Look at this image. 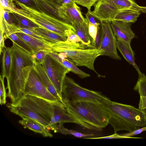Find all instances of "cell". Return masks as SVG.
Here are the masks:
<instances>
[{
  "label": "cell",
  "mask_w": 146,
  "mask_h": 146,
  "mask_svg": "<svg viewBox=\"0 0 146 146\" xmlns=\"http://www.w3.org/2000/svg\"><path fill=\"white\" fill-rule=\"evenodd\" d=\"M12 62L10 75L7 79V96L15 105L24 96L25 86L29 74L34 67L31 54L13 43L11 47Z\"/></svg>",
  "instance_id": "6da1fadb"
},
{
  "label": "cell",
  "mask_w": 146,
  "mask_h": 146,
  "mask_svg": "<svg viewBox=\"0 0 146 146\" xmlns=\"http://www.w3.org/2000/svg\"><path fill=\"white\" fill-rule=\"evenodd\" d=\"M67 111L87 129L101 131L109 124V115L104 105L88 101L65 104Z\"/></svg>",
  "instance_id": "7a4b0ae2"
},
{
  "label": "cell",
  "mask_w": 146,
  "mask_h": 146,
  "mask_svg": "<svg viewBox=\"0 0 146 146\" xmlns=\"http://www.w3.org/2000/svg\"><path fill=\"white\" fill-rule=\"evenodd\" d=\"M109 116V124L114 133L131 132L146 126L145 111L128 105L110 101L104 105Z\"/></svg>",
  "instance_id": "3957f363"
},
{
  "label": "cell",
  "mask_w": 146,
  "mask_h": 146,
  "mask_svg": "<svg viewBox=\"0 0 146 146\" xmlns=\"http://www.w3.org/2000/svg\"><path fill=\"white\" fill-rule=\"evenodd\" d=\"M51 50L57 53L61 58H66L77 66L86 67L100 76L95 70L94 64L96 59L102 56V50L66 40L53 44Z\"/></svg>",
  "instance_id": "277c9868"
},
{
  "label": "cell",
  "mask_w": 146,
  "mask_h": 146,
  "mask_svg": "<svg viewBox=\"0 0 146 146\" xmlns=\"http://www.w3.org/2000/svg\"><path fill=\"white\" fill-rule=\"evenodd\" d=\"M51 103L42 98L27 95L16 104L10 103L7 106L11 112L22 118L26 117L33 119L48 128L52 117Z\"/></svg>",
  "instance_id": "5b68a950"
},
{
  "label": "cell",
  "mask_w": 146,
  "mask_h": 146,
  "mask_svg": "<svg viewBox=\"0 0 146 146\" xmlns=\"http://www.w3.org/2000/svg\"><path fill=\"white\" fill-rule=\"evenodd\" d=\"M61 94L65 105L66 103L88 101L104 105L110 100L100 92L81 87L72 78L67 76L64 80Z\"/></svg>",
  "instance_id": "8992f818"
},
{
  "label": "cell",
  "mask_w": 146,
  "mask_h": 146,
  "mask_svg": "<svg viewBox=\"0 0 146 146\" xmlns=\"http://www.w3.org/2000/svg\"><path fill=\"white\" fill-rule=\"evenodd\" d=\"M20 7L18 8L16 13L30 19L38 25L67 37V31L70 30H74L72 26L50 16L42 12H40L29 8L19 3H16Z\"/></svg>",
  "instance_id": "52a82bcc"
},
{
  "label": "cell",
  "mask_w": 146,
  "mask_h": 146,
  "mask_svg": "<svg viewBox=\"0 0 146 146\" xmlns=\"http://www.w3.org/2000/svg\"><path fill=\"white\" fill-rule=\"evenodd\" d=\"M42 65L57 91L61 94L66 74L70 71L48 54Z\"/></svg>",
  "instance_id": "ba28073f"
},
{
  "label": "cell",
  "mask_w": 146,
  "mask_h": 146,
  "mask_svg": "<svg viewBox=\"0 0 146 146\" xmlns=\"http://www.w3.org/2000/svg\"><path fill=\"white\" fill-rule=\"evenodd\" d=\"M101 40L98 48L102 50V56H106L116 60H121L117 51V39L109 22L100 21Z\"/></svg>",
  "instance_id": "9c48e42d"
},
{
  "label": "cell",
  "mask_w": 146,
  "mask_h": 146,
  "mask_svg": "<svg viewBox=\"0 0 146 146\" xmlns=\"http://www.w3.org/2000/svg\"><path fill=\"white\" fill-rule=\"evenodd\" d=\"M24 91V96L31 95L51 102H59L42 82L34 67L27 78Z\"/></svg>",
  "instance_id": "30bf717a"
},
{
  "label": "cell",
  "mask_w": 146,
  "mask_h": 146,
  "mask_svg": "<svg viewBox=\"0 0 146 146\" xmlns=\"http://www.w3.org/2000/svg\"><path fill=\"white\" fill-rule=\"evenodd\" d=\"M91 14L99 21L111 23L120 10L108 0H98Z\"/></svg>",
  "instance_id": "8fae6325"
},
{
  "label": "cell",
  "mask_w": 146,
  "mask_h": 146,
  "mask_svg": "<svg viewBox=\"0 0 146 146\" xmlns=\"http://www.w3.org/2000/svg\"><path fill=\"white\" fill-rule=\"evenodd\" d=\"M52 117L48 128L54 124L72 123L79 125L78 122L67 111L65 106L61 102H52Z\"/></svg>",
  "instance_id": "7c38bea8"
},
{
  "label": "cell",
  "mask_w": 146,
  "mask_h": 146,
  "mask_svg": "<svg viewBox=\"0 0 146 146\" xmlns=\"http://www.w3.org/2000/svg\"><path fill=\"white\" fill-rule=\"evenodd\" d=\"M35 0L41 12L71 25L70 21L63 13L60 5L49 0Z\"/></svg>",
  "instance_id": "4fadbf2b"
},
{
  "label": "cell",
  "mask_w": 146,
  "mask_h": 146,
  "mask_svg": "<svg viewBox=\"0 0 146 146\" xmlns=\"http://www.w3.org/2000/svg\"><path fill=\"white\" fill-rule=\"evenodd\" d=\"M113 33L117 40L131 44L135 34L131 29V23L113 20L110 23Z\"/></svg>",
  "instance_id": "5bb4252c"
},
{
  "label": "cell",
  "mask_w": 146,
  "mask_h": 146,
  "mask_svg": "<svg viewBox=\"0 0 146 146\" xmlns=\"http://www.w3.org/2000/svg\"><path fill=\"white\" fill-rule=\"evenodd\" d=\"M20 25L12 12L0 7V29L4 34L18 32Z\"/></svg>",
  "instance_id": "9a60e30c"
},
{
  "label": "cell",
  "mask_w": 146,
  "mask_h": 146,
  "mask_svg": "<svg viewBox=\"0 0 146 146\" xmlns=\"http://www.w3.org/2000/svg\"><path fill=\"white\" fill-rule=\"evenodd\" d=\"M34 68L40 80L48 90L58 101L65 106L61 94L57 91L42 65L38 62L34 61Z\"/></svg>",
  "instance_id": "2e32d148"
},
{
  "label": "cell",
  "mask_w": 146,
  "mask_h": 146,
  "mask_svg": "<svg viewBox=\"0 0 146 146\" xmlns=\"http://www.w3.org/2000/svg\"><path fill=\"white\" fill-rule=\"evenodd\" d=\"M15 33L32 49L34 53L40 50L49 51L51 50L52 44L50 43L21 32Z\"/></svg>",
  "instance_id": "e0dca14e"
},
{
  "label": "cell",
  "mask_w": 146,
  "mask_h": 146,
  "mask_svg": "<svg viewBox=\"0 0 146 146\" xmlns=\"http://www.w3.org/2000/svg\"><path fill=\"white\" fill-rule=\"evenodd\" d=\"M61 6L62 11L70 21L71 25L74 22L83 23L86 21L80 8L73 1L64 6Z\"/></svg>",
  "instance_id": "ac0fdd59"
},
{
  "label": "cell",
  "mask_w": 146,
  "mask_h": 146,
  "mask_svg": "<svg viewBox=\"0 0 146 146\" xmlns=\"http://www.w3.org/2000/svg\"><path fill=\"white\" fill-rule=\"evenodd\" d=\"M89 23L86 20V22L83 23L74 22L72 25L74 29L75 33L84 44L89 47L94 48V42L89 33Z\"/></svg>",
  "instance_id": "d6986e66"
},
{
  "label": "cell",
  "mask_w": 146,
  "mask_h": 146,
  "mask_svg": "<svg viewBox=\"0 0 146 146\" xmlns=\"http://www.w3.org/2000/svg\"><path fill=\"white\" fill-rule=\"evenodd\" d=\"M117 47L124 59L134 67L139 75H141L142 73L135 62V53L131 48V44L117 40Z\"/></svg>",
  "instance_id": "ffe728a7"
},
{
  "label": "cell",
  "mask_w": 146,
  "mask_h": 146,
  "mask_svg": "<svg viewBox=\"0 0 146 146\" xmlns=\"http://www.w3.org/2000/svg\"><path fill=\"white\" fill-rule=\"evenodd\" d=\"M19 121L25 128H28L34 132L42 135L44 137H52V134L49 129L38 122L30 118L23 117Z\"/></svg>",
  "instance_id": "44dd1931"
},
{
  "label": "cell",
  "mask_w": 146,
  "mask_h": 146,
  "mask_svg": "<svg viewBox=\"0 0 146 146\" xmlns=\"http://www.w3.org/2000/svg\"><path fill=\"white\" fill-rule=\"evenodd\" d=\"M50 55L58 62L70 71L77 75L81 78H84L90 77V75L81 70L73 63L66 58H60L57 53L50 50L48 53Z\"/></svg>",
  "instance_id": "7402d4cb"
},
{
  "label": "cell",
  "mask_w": 146,
  "mask_h": 146,
  "mask_svg": "<svg viewBox=\"0 0 146 146\" xmlns=\"http://www.w3.org/2000/svg\"><path fill=\"white\" fill-rule=\"evenodd\" d=\"M133 89L137 92L140 96L138 108L141 110L146 109V76L142 73L139 75L137 82Z\"/></svg>",
  "instance_id": "603a6c76"
},
{
  "label": "cell",
  "mask_w": 146,
  "mask_h": 146,
  "mask_svg": "<svg viewBox=\"0 0 146 146\" xmlns=\"http://www.w3.org/2000/svg\"><path fill=\"white\" fill-rule=\"evenodd\" d=\"M46 41L52 44L66 40L67 37L62 36L46 29L40 27L35 29Z\"/></svg>",
  "instance_id": "cb8c5ba5"
},
{
  "label": "cell",
  "mask_w": 146,
  "mask_h": 146,
  "mask_svg": "<svg viewBox=\"0 0 146 146\" xmlns=\"http://www.w3.org/2000/svg\"><path fill=\"white\" fill-rule=\"evenodd\" d=\"M2 76L6 79L10 75L12 62V54L11 47H4L3 50Z\"/></svg>",
  "instance_id": "d4e9b609"
},
{
  "label": "cell",
  "mask_w": 146,
  "mask_h": 146,
  "mask_svg": "<svg viewBox=\"0 0 146 146\" xmlns=\"http://www.w3.org/2000/svg\"><path fill=\"white\" fill-rule=\"evenodd\" d=\"M140 14V11L133 9H127L120 10L113 20L134 23L137 21Z\"/></svg>",
  "instance_id": "484cf974"
},
{
  "label": "cell",
  "mask_w": 146,
  "mask_h": 146,
  "mask_svg": "<svg viewBox=\"0 0 146 146\" xmlns=\"http://www.w3.org/2000/svg\"><path fill=\"white\" fill-rule=\"evenodd\" d=\"M49 129L54 131V133H59L65 135H72L78 138L86 137L94 135L93 134L83 133L74 130L68 129L64 127L62 123L52 125L49 127Z\"/></svg>",
  "instance_id": "4316f807"
},
{
  "label": "cell",
  "mask_w": 146,
  "mask_h": 146,
  "mask_svg": "<svg viewBox=\"0 0 146 146\" xmlns=\"http://www.w3.org/2000/svg\"><path fill=\"white\" fill-rule=\"evenodd\" d=\"M120 10L127 9L141 12L142 6L138 5L134 0H108Z\"/></svg>",
  "instance_id": "83f0119b"
},
{
  "label": "cell",
  "mask_w": 146,
  "mask_h": 146,
  "mask_svg": "<svg viewBox=\"0 0 146 146\" xmlns=\"http://www.w3.org/2000/svg\"><path fill=\"white\" fill-rule=\"evenodd\" d=\"M5 40L9 38L18 46L24 50L28 53L32 54L34 53L32 49L21 38L18 36L15 33H12L4 35Z\"/></svg>",
  "instance_id": "f1b7e54d"
},
{
  "label": "cell",
  "mask_w": 146,
  "mask_h": 146,
  "mask_svg": "<svg viewBox=\"0 0 146 146\" xmlns=\"http://www.w3.org/2000/svg\"><path fill=\"white\" fill-rule=\"evenodd\" d=\"M19 22L20 27L36 29L40 27L38 25L27 18L17 13L12 12Z\"/></svg>",
  "instance_id": "f546056e"
},
{
  "label": "cell",
  "mask_w": 146,
  "mask_h": 146,
  "mask_svg": "<svg viewBox=\"0 0 146 146\" xmlns=\"http://www.w3.org/2000/svg\"><path fill=\"white\" fill-rule=\"evenodd\" d=\"M49 51L43 50L35 52L31 54V58L34 61L38 62L42 64Z\"/></svg>",
  "instance_id": "4dcf8cb0"
},
{
  "label": "cell",
  "mask_w": 146,
  "mask_h": 146,
  "mask_svg": "<svg viewBox=\"0 0 146 146\" xmlns=\"http://www.w3.org/2000/svg\"><path fill=\"white\" fill-rule=\"evenodd\" d=\"M18 32L24 33L38 39L45 41L35 29L20 27Z\"/></svg>",
  "instance_id": "1f68e13d"
},
{
  "label": "cell",
  "mask_w": 146,
  "mask_h": 146,
  "mask_svg": "<svg viewBox=\"0 0 146 146\" xmlns=\"http://www.w3.org/2000/svg\"><path fill=\"white\" fill-rule=\"evenodd\" d=\"M0 7L5 9L16 12L17 8L13 0H0Z\"/></svg>",
  "instance_id": "d6a6232c"
},
{
  "label": "cell",
  "mask_w": 146,
  "mask_h": 146,
  "mask_svg": "<svg viewBox=\"0 0 146 146\" xmlns=\"http://www.w3.org/2000/svg\"><path fill=\"white\" fill-rule=\"evenodd\" d=\"M0 77V98L1 105H4L6 103V98L7 97L6 89L4 84V77L1 75Z\"/></svg>",
  "instance_id": "836d02e7"
},
{
  "label": "cell",
  "mask_w": 146,
  "mask_h": 146,
  "mask_svg": "<svg viewBox=\"0 0 146 146\" xmlns=\"http://www.w3.org/2000/svg\"><path fill=\"white\" fill-rule=\"evenodd\" d=\"M74 2L78 5L85 7L90 11L91 8L94 6L98 0H72Z\"/></svg>",
  "instance_id": "e575fe53"
},
{
  "label": "cell",
  "mask_w": 146,
  "mask_h": 146,
  "mask_svg": "<svg viewBox=\"0 0 146 146\" xmlns=\"http://www.w3.org/2000/svg\"><path fill=\"white\" fill-rule=\"evenodd\" d=\"M15 3H19L26 6L41 12L35 0H13Z\"/></svg>",
  "instance_id": "d590c367"
},
{
  "label": "cell",
  "mask_w": 146,
  "mask_h": 146,
  "mask_svg": "<svg viewBox=\"0 0 146 146\" xmlns=\"http://www.w3.org/2000/svg\"><path fill=\"white\" fill-rule=\"evenodd\" d=\"M66 35L67 37L66 40L72 42L80 43L84 44L75 33L74 30H68L67 31Z\"/></svg>",
  "instance_id": "8d00e7d4"
},
{
  "label": "cell",
  "mask_w": 146,
  "mask_h": 146,
  "mask_svg": "<svg viewBox=\"0 0 146 146\" xmlns=\"http://www.w3.org/2000/svg\"><path fill=\"white\" fill-rule=\"evenodd\" d=\"M84 139H142V137H127L121 135H119L117 133H114L111 135L98 137H85Z\"/></svg>",
  "instance_id": "74e56055"
},
{
  "label": "cell",
  "mask_w": 146,
  "mask_h": 146,
  "mask_svg": "<svg viewBox=\"0 0 146 146\" xmlns=\"http://www.w3.org/2000/svg\"><path fill=\"white\" fill-rule=\"evenodd\" d=\"M86 19L90 23L96 27L98 29L100 28V21L95 17L90 11H88L85 14Z\"/></svg>",
  "instance_id": "f35d334b"
},
{
  "label": "cell",
  "mask_w": 146,
  "mask_h": 146,
  "mask_svg": "<svg viewBox=\"0 0 146 146\" xmlns=\"http://www.w3.org/2000/svg\"><path fill=\"white\" fill-rule=\"evenodd\" d=\"M88 29L89 35L94 42L98 29L95 26L91 23H89Z\"/></svg>",
  "instance_id": "ab89813d"
},
{
  "label": "cell",
  "mask_w": 146,
  "mask_h": 146,
  "mask_svg": "<svg viewBox=\"0 0 146 146\" xmlns=\"http://www.w3.org/2000/svg\"><path fill=\"white\" fill-rule=\"evenodd\" d=\"M146 131V126L141 127L129 133L121 134V135L125 137H132L134 135L139 134L143 131Z\"/></svg>",
  "instance_id": "60d3db41"
},
{
  "label": "cell",
  "mask_w": 146,
  "mask_h": 146,
  "mask_svg": "<svg viewBox=\"0 0 146 146\" xmlns=\"http://www.w3.org/2000/svg\"><path fill=\"white\" fill-rule=\"evenodd\" d=\"M4 33L3 31L1 30L0 31V54L3 52V48L6 46L5 45L4 41L5 39L4 37Z\"/></svg>",
  "instance_id": "b9f144b4"
},
{
  "label": "cell",
  "mask_w": 146,
  "mask_h": 146,
  "mask_svg": "<svg viewBox=\"0 0 146 146\" xmlns=\"http://www.w3.org/2000/svg\"><path fill=\"white\" fill-rule=\"evenodd\" d=\"M100 29L98 30L97 35L94 41V47L95 48H98L100 41L101 33Z\"/></svg>",
  "instance_id": "7bdbcfd3"
},
{
  "label": "cell",
  "mask_w": 146,
  "mask_h": 146,
  "mask_svg": "<svg viewBox=\"0 0 146 146\" xmlns=\"http://www.w3.org/2000/svg\"><path fill=\"white\" fill-rule=\"evenodd\" d=\"M51 1L61 5L64 0H49Z\"/></svg>",
  "instance_id": "ee69618b"
},
{
  "label": "cell",
  "mask_w": 146,
  "mask_h": 146,
  "mask_svg": "<svg viewBox=\"0 0 146 146\" xmlns=\"http://www.w3.org/2000/svg\"><path fill=\"white\" fill-rule=\"evenodd\" d=\"M141 12L144 13H146V7H142Z\"/></svg>",
  "instance_id": "f6af8a7d"
},
{
  "label": "cell",
  "mask_w": 146,
  "mask_h": 146,
  "mask_svg": "<svg viewBox=\"0 0 146 146\" xmlns=\"http://www.w3.org/2000/svg\"><path fill=\"white\" fill-rule=\"evenodd\" d=\"M144 116H145V119L146 121V112H145L144 113Z\"/></svg>",
  "instance_id": "bcb514c9"
}]
</instances>
